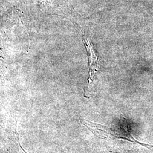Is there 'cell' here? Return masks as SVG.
Instances as JSON below:
<instances>
[{
  "mask_svg": "<svg viewBox=\"0 0 153 153\" xmlns=\"http://www.w3.org/2000/svg\"><path fill=\"white\" fill-rule=\"evenodd\" d=\"M85 44L88 51V59H89V67H90V79L91 76H94L95 72L98 71L99 69V61L97 56L93 48V45L89 40L85 38Z\"/></svg>",
  "mask_w": 153,
  "mask_h": 153,
  "instance_id": "6da1fadb",
  "label": "cell"
}]
</instances>
